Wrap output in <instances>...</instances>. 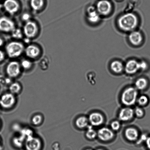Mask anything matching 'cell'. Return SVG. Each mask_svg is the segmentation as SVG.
Wrapping results in <instances>:
<instances>
[{
  "label": "cell",
  "instance_id": "6da1fadb",
  "mask_svg": "<svg viewBox=\"0 0 150 150\" xmlns=\"http://www.w3.org/2000/svg\"><path fill=\"white\" fill-rule=\"evenodd\" d=\"M139 23V18L132 13H125L117 20V25L121 30L126 32H131L137 28Z\"/></svg>",
  "mask_w": 150,
  "mask_h": 150
},
{
  "label": "cell",
  "instance_id": "7a4b0ae2",
  "mask_svg": "<svg viewBox=\"0 0 150 150\" xmlns=\"http://www.w3.org/2000/svg\"><path fill=\"white\" fill-rule=\"evenodd\" d=\"M138 96V92L136 88L130 87L125 89L122 93L121 101L124 105L130 106L136 103L137 101Z\"/></svg>",
  "mask_w": 150,
  "mask_h": 150
},
{
  "label": "cell",
  "instance_id": "3957f363",
  "mask_svg": "<svg viewBox=\"0 0 150 150\" xmlns=\"http://www.w3.org/2000/svg\"><path fill=\"white\" fill-rule=\"evenodd\" d=\"M25 50L24 45L17 41L10 42L6 47L7 55L11 58H17L20 56L24 52Z\"/></svg>",
  "mask_w": 150,
  "mask_h": 150
},
{
  "label": "cell",
  "instance_id": "277c9868",
  "mask_svg": "<svg viewBox=\"0 0 150 150\" xmlns=\"http://www.w3.org/2000/svg\"><path fill=\"white\" fill-rule=\"evenodd\" d=\"M38 30L39 29L37 23L30 20L25 23L23 27V32L26 38L31 39L36 36Z\"/></svg>",
  "mask_w": 150,
  "mask_h": 150
},
{
  "label": "cell",
  "instance_id": "5b68a950",
  "mask_svg": "<svg viewBox=\"0 0 150 150\" xmlns=\"http://www.w3.org/2000/svg\"><path fill=\"white\" fill-rule=\"evenodd\" d=\"M96 8L100 16H107L111 13L112 6L108 0H100L97 3Z\"/></svg>",
  "mask_w": 150,
  "mask_h": 150
},
{
  "label": "cell",
  "instance_id": "8992f818",
  "mask_svg": "<svg viewBox=\"0 0 150 150\" xmlns=\"http://www.w3.org/2000/svg\"><path fill=\"white\" fill-rule=\"evenodd\" d=\"M15 28V23L13 20L6 17L0 18V31L8 33Z\"/></svg>",
  "mask_w": 150,
  "mask_h": 150
},
{
  "label": "cell",
  "instance_id": "52a82bcc",
  "mask_svg": "<svg viewBox=\"0 0 150 150\" xmlns=\"http://www.w3.org/2000/svg\"><path fill=\"white\" fill-rule=\"evenodd\" d=\"M21 67V66L18 62H10L7 65L6 69L7 75L10 77H17L20 74Z\"/></svg>",
  "mask_w": 150,
  "mask_h": 150
},
{
  "label": "cell",
  "instance_id": "ba28073f",
  "mask_svg": "<svg viewBox=\"0 0 150 150\" xmlns=\"http://www.w3.org/2000/svg\"><path fill=\"white\" fill-rule=\"evenodd\" d=\"M98 137L103 142H108L111 140L114 137V132L111 129L107 127H102L98 131Z\"/></svg>",
  "mask_w": 150,
  "mask_h": 150
},
{
  "label": "cell",
  "instance_id": "9c48e42d",
  "mask_svg": "<svg viewBox=\"0 0 150 150\" xmlns=\"http://www.w3.org/2000/svg\"><path fill=\"white\" fill-rule=\"evenodd\" d=\"M4 7L6 11L11 15L15 14L20 8V4L16 0H6Z\"/></svg>",
  "mask_w": 150,
  "mask_h": 150
},
{
  "label": "cell",
  "instance_id": "30bf717a",
  "mask_svg": "<svg viewBox=\"0 0 150 150\" xmlns=\"http://www.w3.org/2000/svg\"><path fill=\"white\" fill-rule=\"evenodd\" d=\"M124 70L127 74H133L136 73L139 70V62L136 60L131 59L126 62Z\"/></svg>",
  "mask_w": 150,
  "mask_h": 150
},
{
  "label": "cell",
  "instance_id": "8fae6325",
  "mask_svg": "<svg viewBox=\"0 0 150 150\" xmlns=\"http://www.w3.org/2000/svg\"><path fill=\"white\" fill-rule=\"evenodd\" d=\"M134 110L129 107H124L120 110L118 117L120 121L126 122L131 120L134 116Z\"/></svg>",
  "mask_w": 150,
  "mask_h": 150
},
{
  "label": "cell",
  "instance_id": "7c38bea8",
  "mask_svg": "<svg viewBox=\"0 0 150 150\" xmlns=\"http://www.w3.org/2000/svg\"><path fill=\"white\" fill-rule=\"evenodd\" d=\"M41 145L40 141L38 138L32 136L28 137L25 144L26 150H40Z\"/></svg>",
  "mask_w": 150,
  "mask_h": 150
},
{
  "label": "cell",
  "instance_id": "4fadbf2b",
  "mask_svg": "<svg viewBox=\"0 0 150 150\" xmlns=\"http://www.w3.org/2000/svg\"><path fill=\"white\" fill-rule=\"evenodd\" d=\"M24 52L26 56L32 59H35L40 55V48L37 45H30L25 48Z\"/></svg>",
  "mask_w": 150,
  "mask_h": 150
},
{
  "label": "cell",
  "instance_id": "5bb4252c",
  "mask_svg": "<svg viewBox=\"0 0 150 150\" xmlns=\"http://www.w3.org/2000/svg\"><path fill=\"white\" fill-rule=\"evenodd\" d=\"M15 98L11 93H6L3 95L0 99V104L3 108H8L14 105Z\"/></svg>",
  "mask_w": 150,
  "mask_h": 150
},
{
  "label": "cell",
  "instance_id": "9a60e30c",
  "mask_svg": "<svg viewBox=\"0 0 150 150\" xmlns=\"http://www.w3.org/2000/svg\"><path fill=\"white\" fill-rule=\"evenodd\" d=\"M87 18L88 21L95 24L98 23L100 20V15L95 7L90 6L87 10Z\"/></svg>",
  "mask_w": 150,
  "mask_h": 150
},
{
  "label": "cell",
  "instance_id": "2e32d148",
  "mask_svg": "<svg viewBox=\"0 0 150 150\" xmlns=\"http://www.w3.org/2000/svg\"><path fill=\"white\" fill-rule=\"evenodd\" d=\"M88 118L91 125L96 127L101 125L104 121L103 116L100 113L98 112L91 113Z\"/></svg>",
  "mask_w": 150,
  "mask_h": 150
},
{
  "label": "cell",
  "instance_id": "e0dca14e",
  "mask_svg": "<svg viewBox=\"0 0 150 150\" xmlns=\"http://www.w3.org/2000/svg\"><path fill=\"white\" fill-rule=\"evenodd\" d=\"M129 39L131 43L134 46H139L142 43L143 37L142 33L138 31L134 30L130 32Z\"/></svg>",
  "mask_w": 150,
  "mask_h": 150
},
{
  "label": "cell",
  "instance_id": "ac0fdd59",
  "mask_svg": "<svg viewBox=\"0 0 150 150\" xmlns=\"http://www.w3.org/2000/svg\"><path fill=\"white\" fill-rule=\"evenodd\" d=\"M125 134L126 139L130 142H134L139 138V132L134 128L130 127L126 129Z\"/></svg>",
  "mask_w": 150,
  "mask_h": 150
},
{
  "label": "cell",
  "instance_id": "d6986e66",
  "mask_svg": "<svg viewBox=\"0 0 150 150\" xmlns=\"http://www.w3.org/2000/svg\"><path fill=\"white\" fill-rule=\"evenodd\" d=\"M110 67L113 72L116 74H120L124 70L125 66L121 62L116 60L111 63Z\"/></svg>",
  "mask_w": 150,
  "mask_h": 150
},
{
  "label": "cell",
  "instance_id": "ffe728a7",
  "mask_svg": "<svg viewBox=\"0 0 150 150\" xmlns=\"http://www.w3.org/2000/svg\"><path fill=\"white\" fill-rule=\"evenodd\" d=\"M148 85V81L144 78H139L135 82V88L139 90L142 91L146 89Z\"/></svg>",
  "mask_w": 150,
  "mask_h": 150
},
{
  "label": "cell",
  "instance_id": "44dd1931",
  "mask_svg": "<svg viewBox=\"0 0 150 150\" xmlns=\"http://www.w3.org/2000/svg\"><path fill=\"white\" fill-rule=\"evenodd\" d=\"M89 120L87 117H81L76 119V124L78 128L80 129L85 128L87 127L89 124Z\"/></svg>",
  "mask_w": 150,
  "mask_h": 150
},
{
  "label": "cell",
  "instance_id": "7402d4cb",
  "mask_svg": "<svg viewBox=\"0 0 150 150\" xmlns=\"http://www.w3.org/2000/svg\"><path fill=\"white\" fill-rule=\"evenodd\" d=\"M30 6L35 11L42 9L44 5V0H30Z\"/></svg>",
  "mask_w": 150,
  "mask_h": 150
},
{
  "label": "cell",
  "instance_id": "603a6c76",
  "mask_svg": "<svg viewBox=\"0 0 150 150\" xmlns=\"http://www.w3.org/2000/svg\"><path fill=\"white\" fill-rule=\"evenodd\" d=\"M98 136L96 131L93 128L92 126H88L86 133V136L88 139H95Z\"/></svg>",
  "mask_w": 150,
  "mask_h": 150
},
{
  "label": "cell",
  "instance_id": "cb8c5ba5",
  "mask_svg": "<svg viewBox=\"0 0 150 150\" xmlns=\"http://www.w3.org/2000/svg\"><path fill=\"white\" fill-rule=\"evenodd\" d=\"M12 36L15 39H22L23 36V32L21 29L16 28L11 32Z\"/></svg>",
  "mask_w": 150,
  "mask_h": 150
},
{
  "label": "cell",
  "instance_id": "d4e9b609",
  "mask_svg": "<svg viewBox=\"0 0 150 150\" xmlns=\"http://www.w3.org/2000/svg\"><path fill=\"white\" fill-rule=\"evenodd\" d=\"M148 101L149 99L147 96L145 95H142L138 98L137 102L141 106H144L148 103Z\"/></svg>",
  "mask_w": 150,
  "mask_h": 150
},
{
  "label": "cell",
  "instance_id": "484cf974",
  "mask_svg": "<svg viewBox=\"0 0 150 150\" xmlns=\"http://www.w3.org/2000/svg\"><path fill=\"white\" fill-rule=\"evenodd\" d=\"M21 87L20 84L18 83H14L12 84L10 87V90L11 93H17L20 92Z\"/></svg>",
  "mask_w": 150,
  "mask_h": 150
},
{
  "label": "cell",
  "instance_id": "4316f807",
  "mask_svg": "<svg viewBox=\"0 0 150 150\" xmlns=\"http://www.w3.org/2000/svg\"><path fill=\"white\" fill-rule=\"evenodd\" d=\"M21 66L23 67L24 69H29L32 66V63L29 60L27 59H24L22 61Z\"/></svg>",
  "mask_w": 150,
  "mask_h": 150
},
{
  "label": "cell",
  "instance_id": "83f0119b",
  "mask_svg": "<svg viewBox=\"0 0 150 150\" xmlns=\"http://www.w3.org/2000/svg\"><path fill=\"white\" fill-rule=\"evenodd\" d=\"M121 125L120 121L118 120H114L112 122L111 124V130L115 131H117L120 129Z\"/></svg>",
  "mask_w": 150,
  "mask_h": 150
},
{
  "label": "cell",
  "instance_id": "f1b7e54d",
  "mask_svg": "<svg viewBox=\"0 0 150 150\" xmlns=\"http://www.w3.org/2000/svg\"><path fill=\"white\" fill-rule=\"evenodd\" d=\"M40 66L41 69H42L45 70L48 67V66L49 65V62L48 59L46 58H43L42 60H41L39 64Z\"/></svg>",
  "mask_w": 150,
  "mask_h": 150
},
{
  "label": "cell",
  "instance_id": "f546056e",
  "mask_svg": "<svg viewBox=\"0 0 150 150\" xmlns=\"http://www.w3.org/2000/svg\"><path fill=\"white\" fill-rule=\"evenodd\" d=\"M42 121V116L39 115H35L32 118V121L33 124L37 125L40 124Z\"/></svg>",
  "mask_w": 150,
  "mask_h": 150
},
{
  "label": "cell",
  "instance_id": "4dcf8cb0",
  "mask_svg": "<svg viewBox=\"0 0 150 150\" xmlns=\"http://www.w3.org/2000/svg\"><path fill=\"white\" fill-rule=\"evenodd\" d=\"M134 114L138 117H142L144 114V112L141 107H136L134 111Z\"/></svg>",
  "mask_w": 150,
  "mask_h": 150
},
{
  "label": "cell",
  "instance_id": "1f68e13d",
  "mask_svg": "<svg viewBox=\"0 0 150 150\" xmlns=\"http://www.w3.org/2000/svg\"><path fill=\"white\" fill-rule=\"evenodd\" d=\"M14 139V145L17 147L21 148L23 146V141H24V138L23 137L17 138Z\"/></svg>",
  "mask_w": 150,
  "mask_h": 150
},
{
  "label": "cell",
  "instance_id": "d6a6232c",
  "mask_svg": "<svg viewBox=\"0 0 150 150\" xmlns=\"http://www.w3.org/2000/svg\"><path fill=\"white\" fill-rule=\"evenodd\" d=\"M148 67V63L144 60L139 62V69H140V70L145 71L147 69Z\"/></svg>",
  "mask_w": 150,
  "mask_h": 150
},
{
  "label": "cell",
  "instance_id": "836d02e7",
  "mask_svg": "<svg viewBox=\"0 0 150 150\" xmlns=\"http://www.w3.org/2000/svg\"><path fill=\"white\" fill-rule=\"evenodd\" d=\"M22 20L26 23L30 21L31 16L29 13H24L23 14L21 17Z\"/></svg>",
  "mask_w": 150,
  "mask_h": 150
},
{
  "label": "cell",
  "instance_id": "e575fe53",
  "mask_svg": "<svg viewBox=\"0 0 150 150\" xmlns=\"http://www.w3.org/2000/svg\"><path fill=\"white\" fill-rule=\"evenodd\" d=\"M148 137L145 134H143L142 135V137L140 138V139H139V142H138L137 143H140L141 142H145L146 139H147Z\"/></svg>",
  "mask_w": 150,
  "mask_h": 150
},
{
  "label": "cell",
  "instance_id": "d590c367",
  "mask_svg": "<svg viewBox=\"0 0 150 150\" xmlns=\"http://www.w3.org/2000/svg\"><path fill=\"white\" fill-rule=\"evenodd\" d=\"M145 142H146L147 147L150 150V136L148 137Z\"/></svg>",
  "mask_w": 150,
  "mask_h": 150
},
{
  "label": "cell",
  "instance_id": "8d00e7d4",
  "mask_svg": "<svg viewBox=\"0 0 150 150\" xmlns=\"http://www.w3.org/2000/svg\"><path fill=\"white\" fill-rule=\"evenodd\" d=\"M4 52L0 50V62L2 61L4 59Z\"/></svg>",
  "mask_w": 150,
  "mask_h": 150
},
{
  "label": "cell",
  "instance_id": "74e56055",
  "mask_svg": "<svg viewBox=\"0 0 150 150\" xmlns=\"http://www.w3.org/2000/svg\"><path fill=\"white\" fill-rule=\"evenodd\" d=\"M30 39L27 38H26V39H24V42H25L26 43H29V42H30Z\"/></svg>",
  "mask_w": 150,
  "mask_h": 150
},
{
  "label": "cell",
  "instance_id": "f35d334b",
  "mask_svg": "<svg viewBox=\"0 0 150 150\" xmlns=\"http://www.w3.org/2000/svg\"><path fill=\"white\" fill-rule=\"evenodd\" d=\"M3 44H4V41L2 39L0 38V47L2 46Z\"/></svg>",
  "mask_w": 150,
  "mask_h": 150
},
{
  "label": "cell",
  "instance_id": "ab89813d",
  "mask_svg": "<svg viewBox=\"0 0 150 150\" xmlns=\"http://www.w3.org/2000/svg\"><path fill=\"white\" fill-rule=\"evenodd\" d=\"M2 6L1 4H0V10H1V8H2Z\"/></svg>",
  "mask_w": 150,
  "mask_h": 150
},
{
  "label": "cell",
  "instance_id": "60d3db41",
  "mask_svg": "<svg viewBox=\"0 0 150 150\" xmlns=\"http://www.w3.org/2000/svg\"><path fill=\"white\" fill-rule=\"evenodd\" d=\"M85 150H92L91 149H86Z\"/></svg>",
  "mask_w": 150,
  "mask_h": 150
},
{
  "label": "cell",
  "instance_id": "b9f144b4",
  "mask_svg": "<svg viewBox=\"0 0 150 150\" xmlns=\"http://www.w3.org/2000/svg\"><path fill=\"white\" fill-rule=\"evenodd\" d=\"M103 150V149H98V150Z\"/></svg>",
  "mask_w": 150,
  "mask_h": 150
},
{
  "label": "cell",
  "instance_id": "7bdbcfd3",
  "mask_svg": "<svg viewBox=\"0 0 150 150\" xmlns=\"http://www.w3.org/2000/svg\"><path fill=\"white\" fill-rule=\"evenodd\" d=\"M117 1H121V0H117Z\"/></svg>",
  "mask_w": 150,
  "mask_h": 150
},
{
  "label": "cell",
  "instance_id": "ee69618b",
  "mask_svg": "<svg viewBox=\"0 0 150 150\" xmlns=\"http://www.w3.org/2000/svg\"><path fill=\"white\" fill-rule=\"evenodd\" d=\"M0 1H1V0H0Z\"/></svg>",
  "mask_w": 150,
  "mask_h": 150
}]
</instances>
